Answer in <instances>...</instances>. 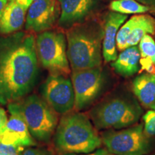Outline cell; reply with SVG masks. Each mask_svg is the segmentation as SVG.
Segmentation results:
<instances>
[{
    "label": "cell",
    "instance_id": "cell-1",
    "mask_svg": "<svg viewBox=\"0 0 155 155\" xmlns=\"http://www.w3.org/2000/svg\"><path fill=\"white\" fill-rule=\"evenodd\" d=\"M38 75L33 35L16 32L0 37V104L8 105L28 96Z\"/></svg>",
    "mask_w": 155,
    "mask_h": 155
},
{
    "label": "cell",
    "instance_id": "cell-2",
    "mask_svg": "<svg viewBox=\"0 0 155 155\" xmlns=\"http://www.w3.org/2000/svg\"><path fill=\"white\" fill-rule=\"evenodd\" d=\"M101 144V137L85 114L71 111L63 115L58 122L54 145L61 155L90 153Z\"/></svg>",
    "mask_w": 155,
    "mask_h": 155
},
{
    "label": "cell",
    "instance_id": "cell-3",
    "mask_svg": "<svg viewBox=\"0 0 155 155\" xmlns=\"http://www.w3.org/2000/svg\"><path fill=\"white\" fill-rule=\"evenodd\" d=\"M104 29L96 22L78 25L67 32V55L73 71L101 66Z\"/></svg>",
    "mask_w": 155,
    "mask_h": 155
},
{
    "label": "cell",
    "instance_id": "cell-4",
    "mask_svg": "<svg viewBox=\"0 0 155 155\" xmlns=\"http://www.w3.org/2000/svg\"><path fill=\"white\" fill-rule=\"evenodd\" d=\"M10 114H17L26 124L32 138L49 142L58 124V114L36 94L28 95L22 99L8 104Z\"/></svg>",
    "mask_w": 155,
    "mask_h": 155
},
{
    "label": "cell",
    "instance_id": "cell-5",
    "mask_svg": "<svg viewBox=\"0 0 155 155\" xmlns=\"http://www.w3.org/2000/svg\"><path fill=\"white\" fill-rule=\"evenodd\" d=\"M142 109L138 104L124 98H114L98 104L89 113L97 129H121L139 121Z\"/></svg>",
    "mask_w": 155,
    "mask_h": 155
},
{
    "label": "cell",
    "instance_id": "cell-6",
    "mask_svg": "<svg viewBox=\"0 0 155 155\" xmlns=\"http://www.w3.org/2000/svg\"><path fill=\"white\" fill-rule=\"evenodd\" d=\"M35 46L37 55L42 67L53 74H70L66 40L63 33L44 31L37 37Z\"/></svg>",
    "mask_w": 155,
    "mask_h": 155
},
{
    "label": "cell",
    "instance_id": "cell-7",
    "mask_svg": "<svg viewBox=\"0 0 155 155\" xmlns=\"http://www.w3.org/2000/svg\"><path fill=\"white\" fill-rule=\"evenodd\" d=\"M101 139L108 152L115 155H146L152 148L151 137L145 134L142 124L105 131Z\"/></svg>",
    "mask_w": 155,
    "mask_h": 155
},
{
    "label": "cell",
    "instance_id": "cell-8",
    "mask_svg": "<svg viewBox=\"0 0 155 155\" xmlns=\"http://www.w3.org/2000/svg\"><path fill=\"white\" fill-rule=\"evenodd\" d=\"M71 81L74 90L76 111L88 107L101 91L104 75L101 67L73 71Z\"/></svg>",
    "mask_w": 155,
    "mask_h": 155
},
{
    "label": "cell",
    "instance_id": "cell-9",
    "mask_svg": "<svg viewBox=\"0 0 155 155\" xmlns=\"http://www.w3.org/2000/svg\"><path fill=\"white\" fill-rule=\"evenodd\" d=\"M42 94L43 99L58 114H66L74 108V90L68 75L50 73L42 86Z\"/></svg>",
    "mask_w": 155,
    "mask_h": 155
},
{
    "label": "cell",
    "instance_id": "cell-10",
    "mask_svg": "<svg viewBox=\"0 0 155 155\" xmlns=\"http://www.w3.org/2000/svg\"><path fill=\"white\" fill-rule=\"evenodd\" d=\"M155 33V19L148 15L133 16L118 31L116 48L119 51L135 46L147 34Z\"/></svg>",
    "mask_w": 155,
    "mask_h": 155
},
{
    "label": "cell",
    "instance_id": "cell-11",
    "mask_svg": "<svg viewBox=\"0 0 155 155\" xmlns=\"http://www.w3.org/2000/svg\"><path fill=\"white\" fill-rule=\"evenodd\" d=\"M58 8L55 0H34L28 8L25 29L44 32L55 22Z\"/></svg>",
    "mask_w": 155,
    "mask_h": 155
},
{
    "label": "cell",
    "instance_id": "cell-12",
    "mask_svg": "<svg viewBox=\"0 0 155 155\" xmlns=\"http://www.w3.org/2000/svg\"><path fill=\"white\" fill-rule=\"evenodd\" d=\"M0 143L23 147L36 144L26 124L17 114H11L6 124L0 129Z\"/></svg>",
    "mask_w": 155,
    "mask_h": 155
},
{
    "label": "cell",
    "instance_id": "cell-13",
    "mask_svg": "<svg viewBox=\"0 0 155 155\" xmlns=\"http://www.w3.org/2000/svg\"><path fill=\"white\" fill-rule=\"evenodd\" d=\"M99 0H59L61 16L58 23L64 28L82 22L97 7Z\"/></svg>",
    "mask_w": 155,
    "mask_h": 155
},
{
    "label": "cell",
    "instance_id": "cell-14",
    "mask_svg": "<svg viewBox=\"0 0 155 155\" xmlns=\"http://www.w3.org/2000/svg\"><path fill=\"white\" fill-rule=\"evenodd\" d=\"M127 19V15L111 12L106 17L102 42V55L107 63L117 58L116 35L118 31Z\"/></svg>",
    "mask_w": 155,
    "mask_h": 155
},
{
    "label": "cell",
    "instance_id": "cell-15",
    "mask_svg": "<svg viewBox=\"0 0 155 155\" xmlns=\"http://www.w3.org/2000/svg\"><path fill=\"white\" fill-rule=\"evenodd\" d=\"M26 11L17 0H9L0 16V34L9 35L20 30L24 24Z\"/></svg>",
    "mask_w": 155,
    "mask_h": 155
},
{
    "label": "cell",
    "instance_id": "cell-16",
    "mask_svg": "<svg viewBox=\"0 0 155 155\" xmlns=\"http://www.w3.org/2000/svg\"><path fill=\"white\" fill-rule=\"evenodd\" d=\"M140 52L137 46L126 48L111 63L118 74L123 77H131L140 70Z\"/></svg>",
    "mask_w": 155,
    "mask_h": 155
},
{
    "label": "cell",
    "instance_id": "cell-17",
    "mask_svg": "<svg viewBox=\"0 0 155 155\" xmlns=\"http://www.w3.org/2000/svg\"><path fill=\"white\" fill-rule=\"evenodd\" d=\"M134 94L145 107L152 108L155 103V74L143 73L132 83Z\"/></svg>",
    "mask_w": 155,
    "mask_h": 155
},
{
    "label": "cell",
    "instance_id": "cell-18",
    "mask_svg": "<svg viewBox=\"0 0 155 155\" xmlns=\"http://www.w3.org/2000/svg\"><path fill=\"white\" fill-rule=\"evenodd\" d=\"M140 52V71H146L150 74H155V41L150 34L141 38L139 43Z\"/></svg>",
    "mask_w": 155,
    "mask_h": 155
},
{
    "label": "cell",
    "instance_id": "cell-19",
    "mask_svg": "<svg viewBox=\"0 0 155 155\" xmlns=\"http://www.w3.org/2000/svg\"><path fill=\"white\" fill-rule=\"evenodd\" d=\"M110 8L114 12L124 15L141 14L150 10L148 7L135 0H114L110 5Z\"/></svg>",
    "mask_w": 155,
    "mask_h": 155
},
{
    "label": "cell",
    "instance_id": "cell-20",
    "mask_svg": "<svg viewBox=\"0 0 155 155\" xmlns=\"http://www.w3.org/2000/svg\"><path fill=\"white\" fill-rule=\"evenodd\" d=\"M144 131L147 135L152 137L155 136V110H150L143 116Z\"/></svg>",
    "mask_w": 155,
    "mask_h": 155
},
{
    "label": "cell",
    "instance_id": "cell-21",
    "mask_svg": "<svg viewBox=\"0 0 155 155\" xmlns=\"http://www.w3.org/2000/svg\"><path fill=\"white\" fill-rule=\"evenodd\" d=\"M25 147L0 143V155H21Z\"/></svg>",
    "mask_w": 155,
    "mask_h": 155
},
{
    "label": "cell",
    "instance_id": "cell-22",
    "mask_svg": "<svg viewBox=\"0 0 155 155\" xmlns=\"http://www.w3.org/2000/svg\"><path fill=\"white\" fill-rule=\"evenodd\" d=\"M21 155H54L51 151L43 147H30L23 151Z\"/></svg>",
    "mask_w": 155,
    "mask_h": 155
},
{
    "label": "cell",
    "instance_id": "cell-23",
    "mask_svg": "<svg viewBox=\"0 0 155 155\" xmlns=\"http://www.w3.org/2000/svg\"><path fill=\"white\" fill-rule=\"evenodd\" d=\"M63 155H111V153L108 152L107 149L106 150V149L101 148L86 154H65Z\"/></svg>",
    "mask_w": 155,
    "mask_h": 155
},
{
    "label": "cell",
    "instance_id": "cell-24",
    "mask_svg": "<svg viewBox=\"0 0 155 155\" xmlns=\"http://www.w3.org/2000/svg\"><path fill=\"white\" fill-rule=\"evenodd\" d=\"M7 120H8V118H7L5 110L2 108H0V129L6 124Z\"/></svg>",
    "mask_w": 155,
    "mask_h": 155
},
{
    "label": "cell",
    "instance_id": "cell-25",
    "mask_svg": "<svg viewBox=\"0 0 155 155\" xmlns=\"http://www.w3.org/2000/svg\"><path fill=\"white\" fill-rule=\"evenodd\" d=\"M33 1L34 0H17V2L20 4L25 9H28L29 8V7Z\"/></svg>",
    "mask_w": 155,
    "mask_h": 155
},
{
    "label": "cell",
    "instance_id": "cell-26",
    "mask_svg": "<svg viewBox=\"0 0 155 155\" xmlns=\"http://www.w3.org/2000/svg\"><path fill=\"white\" fill-rule=\"evenodd\" d=\"M7 3H8V0H0V16L2 14L3 11L5 10Z\"/></svg>",
    "mask_w": 155,
    "mask_h": 155
},
{
    "label": "cell",
    "instance_id": "cell-27",
    "mask_svg": "<svg viewBox=\"0 0 155 155\" xmlns=\"http://www.w3.org/2000/svg\"><path fill=\"white\" fill-rule=\"evenodd\" d=\"M140 1L147 4V5L155 6V0H140Z\"/></svg>",
    "mask_w": 155,
    "mask_h": 155
},
{
    "label": "cell",
    "instance_id": "cell-28",
    "mask_svg": "<svg viewBox=\"0 0 155 155\" xmlns=\"http://www.w3.org/2000/svg\"><path fill=\"white\" fill-rule=\"evenodd\" d=\"M151 109L155 110V103H154V105H153V106H152V108H151Z\"/></svg>",
    "mask_w": 155,
    "mask_h": 155
},
{
    "label": "cell",
    "instance_id": "cell-29",
    "mask_svg": "<svg viewBox=\"0 0 155 155\" xmlns=\"http://www.w3.org/2000/svg\"><path fill=\"white\" fill-rule=\"evenodd\" d=\"M154 155H155V154H154Z\"/></svg>",
    "mask_w": 155,
    "mask_h": 155
}]
</instances>
